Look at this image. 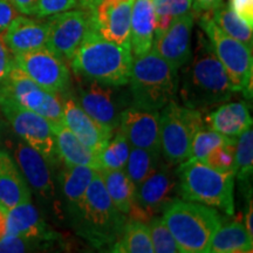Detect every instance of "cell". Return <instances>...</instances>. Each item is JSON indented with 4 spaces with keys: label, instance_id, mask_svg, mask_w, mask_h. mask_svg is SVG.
<instances>
[{
    "label": "cell",
    "instance_id": "cell-1",
    "mask_svg": "<svg viewBox=\"0 0 253 253\" xmlns=\"http://www.w3.org/2000/svg\"><path fill=\"white\" fill-rule=\"evenodd\" d=\"M181 69L178 90L183 104L189 108L208 113L227 102L236 93L210 41L202 32L197 34L191 58Z\"/></svg>",
    "mask_w": 253,
    "mask_h": 253
},
{
    "label": "cell",
    "instance_id": "cell-2",
    "mask_svg": "<svg viewBox=\"0 0 253 253\" xmlns=\"http://www.w3.org/2000/svg\"><path fill=\"white\" fill-rule=\"evenodd\" d=\"M132 66L130 43L120 45L101 36L93 26L71 61L75 77H82L109 86L129 84Z\"/></svg>",
    "mask_w": 253,
    "mask_h": 253
},
{
    "label": "cell",
    "instance_id": "cell-3",
    "mask_svg": "<svg viewBox=\"0 0 253 253\" xmlns=\"http://www.w3.org/2000/svg\"><path fill=\"white\" fill-rule=\"evenodd\" d=\"M69 217L77 235L96 249L110 248L121 236L126 221V214L110 201L100 171L95 172L84 201Z\"/></svg>",
    "mask_w": 253,
    "mask_h": 253
},
{
    "label": "cell",
    "instance_id": "cell-4",
    "mask_svg": "<svg viewBox=\"0 0 253 253\" xmlns=\"http://www.w3.org/2000/svg\"><path fill=\"white\" fill-rule=\"evenodd\" d=\"M162 213L183 253H208L211 239L223 224L217 209L182 198L170 202Z\"/></svg>",
    "mask_w": 253,
    "mask_h": 253
},
{
    "label": "cell",
    "instance_id": "cell-5",
    "mask_svg": "<svg viewBox=\"0 0 253 253\" xmlns=\"http://www.w3.org/2000/svg\"><path fill=\"white\" fill-rule=\"evenodd\" d=\"M130 95L134 106L158 110L175 100L179 86V73L169 62L150 49L132 56Z\"/></svg>",
    "mask_w": 253,
    "mask_h": 253
},
{
    "label": "cell",
    "instance_id": "cell-6",
    "mask_svg": "<svg viewBox=\"0 0 253 253\" xmlns=\"http://www.w3.org/2000/svg\"><path fill=\"white\" fill-rule=\"evenodd\" d=\"M178 197L223 211L235 213V173L223 172L201 161L186 160L176 169Z\"/></svg>",
    "mask_w": 253,
    "mask_h": 253
},
{
    "label": "cell",
    "instance_id": "cell-7",
    "mask_svg": "<svg viewBox=\"0 0 253 253\" xmlns=\"http://www.w3.org/2000/svg\"><path fill=\"white\" fill-rule=\"evenodd\" d=\"M198 24L225 69L233 89L242 93L246 99H252V47L224 33L214 24L210 12H204L199 15Z\"/></svg>",
    "mask_w": 253,
    "mask_h": 253
},
{
    "label": "cell",
    "instance_id": "cell-8",
    "mask_svg": "<svg viewBox=\"0 0 253 253\" xmlns=\"http://www.w3.org/2000/svg\"><path fill=\"white\" fill-rule=\"evenodd\" d=\"M204 128L199 110L170 101L160 113L161 153L167 162L179 164L188 160L196 132Z\"/></svg>",
    "mask_w": 253,
    "mask_h": 253
},
{
    "label": "cell",
    "instance_id": "cell-9",
    "mask_svg": "<svg viewBox=\"0 0 253 253\" xmlns=\"http://www.w3.org/2000/svg\"><path fill=\"white\" fill-rule=\"evenodd\" d=\"M0 109L19 138L39 151L50 167L59 166L61 161L48 120L25 108L2 88H0Z\"/></svg>",
    "mask_w": 253,
    "mask_h": 253
},
{
    "label": "cell",
    "instance_id": "cell-10",
    "mask_svg": "<svg viewBox=\"0 0 253 253\" xmlns=\"http://www.w3.org/2000/svg\"><path fill=\"white\" fill-rule=\"evenodd\" d=\"M77 78L78 103L103 130L112 135L118 130L121 114L126 107V95L121 86H109L89 79Z\"/></svg>",
    "mask_w": 253,
    "mask_h": 253
},
{
    "label": "cell",
    "instance_id": "cell-11",
    "mask_svg": "<svg viewBox=\"0 0 253 253\" xmlns=\"http://www.w3.org/2000/svg\"><path fill=\"white\" fill-rule=\"evenodd\" d=\"M178 196V178L175 164L161 161L157 169L135 189L134 204L129 219L148 223L158 216Z\"/></svg>",
    "mask_w": 253,
    "mask_h": 253
},
{
    "label": "cell",
    "instance_id": "cell-12",
    "mask_svg": "<svg viewBox=\"0 0 253 253\" xmlns=\"http://www.w3.org/2000/svg\"><path fill=\"white\" fill-rule=\"evenodd\" d=\"M47 24L46 48L68 65L93 26V12L69 9L50 15Z\"/></svg>",
    "mask_w": 253,
    "mask_h": 253
},
{
    "label": "cell",
    "instance_id": "cell-13",
    "mask_svg": "<svg viewBox=\"0 0 253 253\" xmlns=\"http://www.w3.org/2000/svg\"><path fill=\"white\" fill-rule=\"evenodd\" d=\"M0 88H2L25 108L39 114L52 125L62 123L61 95L43 89L15 65L7 78L0 84Z\"/></svg>",
    "mask_w": 253,
    "mask_h": 253
},
{
    "label": "cell",
    "instance_id": "cell-14",
    "mask_svg": "<svg viewBox=\"0 0 253 253\" xmlns=\"http://www.w3.org/2000/svg\"><path fill=\"white\" fill-rule=\"evenodd\" d=\"M14 65L43 89L58 95L71 87L68 65L46 47L14 55Z\"/></svg>",
    "mask_w": 253,
    "mask_h": 253
},
{
    "label": "cell",
    "instance_id": "cell-15",
    "mask_svg": "<svg viewBox=\"0 0 253 253\" xmlns=\"http://www.w3.org/2000/svg\"><path fill=\"white\" fill-rule=\"evenodd\" d=\"M194 23L195 13L189 12L173 18L166 31L154 37L151 49L178 71L189 62L192 55Z\"/></svg>",
    "mask_w": 253,
    "mask_h": 253
},
{
    "label": "cell",
    "instance_id": "cell-16",
    "mask_svg": "<svg viewBox=\"0 0 253 253\" xmlns=\"http://www.w3.org/2000/svg\"><path fill=\"white\" fill-rule=\"evenodd\" d=\"M12 157L23 173L25 181L30 189L39 198L49 201L55 196V183L53 181L52 170L47 161L39 151L23 140L12 141L11 145Z\"/></svg>",
    "mask_w": 253,
    "mask_h": 253
},
{
    "label": "cell",
    "instance_id": "cell-17",
    "mask_svg": "<svg viewBox=\"0 0 253 253\" xmlns=\"http://www.w3.org/2000/svg\"><path fill=\"white\" fill-rule=\"evenodd\" d=\"M120 130L131 147L161 153L160 112L130 104L123 110Z\"/></svg>",
    "mask_w": 253,
    "mask_h": 253
},
{
    "label": "cell",
    "instance_id": "cell-18",
    "mask_svg": "<svg viewBox=\"0 0 253 253\" xmlns=\"http://www.w3.org/2000/svg\"><path fill=\"white\" fill-rule=\"evenodd\" d=\"M134 2L135 0H102L93 12L95 30L113 42L129 43Z\"/></svg>",
    "mask_w": 253,
    "mask_h": 253
},
{
    "label": "cell",
    "instance_id": "cell-19",
    "mask_svg": "<svg viewBox=\"0 0 253 253\" xmlns=\"http://www.w3.org/2000/svg\"><path fill=\"white\" fill-rule=\"evenodd\" d=\"M62 100V123L87 147L93 149L96 154H100L107 144L112 135L90 118L88 114L81 108L80 104L75 100L71 91H66L61 95Z\"/></svg>",
    "mask_w": 253,
    "mask_h": 253
},
{
    "label": "cell",
    "instance_id": "cell-20",
    "mask_svg": "<svg viewBox=\"0 0 253 253\" xmlns=\"http://www.w3.org/2000/svg\"><path fill=\"white\" fill-rule=\"evenodd\" d=\"M2 41L13 55L46 47L48 24L17 15L4 31Z\"/></svg>",
    "mask_w": 253,
    "mask_h": 253
},
{
    "label": "cell",
    "instance_id": "cell-21",
    "mask_svg": "<svg viewBox=\"0 0 253 253\" xmlns=\"http://www.w3.org/2000/svg\"><path fill=\"white\" fill-rule=\"evenodd\" d=\"M32 191L7 151L0 150V207L11 210L31 201Z\"/></svg>",
    "mask_w": 253,
    "mask_h": 253
},
{
    "label": "cell",
    "instance_id": "cell-22",
    "mask_svg": "<svg viewBox=\"0 0 253 253\" xmlns=\"http://www.w3.org/2000/svg\"><path fill=\"white\" fill-rule=\"evenodd\" d=\"M204 126L229 137H238L245 129L252 126V118L245 102H224L216 107V109L208 112Z\"/></svg>",
    "mask_w": 253,
    "mask_h": 253
},
{
    "label": "cell",
    "instance_id": "cell-23",
    "mask_svg": "<svg viewBox=\"0 0 253 253\" xmlns=\"http://www.w3.org/2000/svg\"><path fill=\"white\" fill-rule=\"evenodd\" d=\"M156 14L153 0H135L130 20L129 43L132 56H140L153 47Z\"/></svg>",
    "mask_w": 253,
    "mask_h": 253
},
{
    "label": "cell",
    "instance_id": "cell-24",
    "mask_svg": "<svg viewBox=\"0 0 253 253\" xmlns=\"http://www.w3.org/2000/svg\"><path fill=\"white\" fill-rule=\"evenodd\" d=\"M56 150L65 166H86L100 171L99 154L81 142L63 123L52 125Z\"/></svg>",
    "mask_w": 253,
    "mask_h": 253
},
{
    "label": "cell",
    "instance_id": "cell-25",
    "mask_svg": "<svg viewBox=\"0 0 253 253\" xmlns=\"http://www.w3.org/2000/svg\"><path fill=\"white\" fill-rule=\"evenodd\" d=\"M7 236H20L41 242L53 239V232L31 201L7 210Z\"/></svg>",
    "mask_w": 253,
    "mask_h": 253
},
{
    "label": "cell",
    "instance_id": "cell-26",
    "mask_svg": "<svg viewBox=\"0 0 253 253\" xmlns=\"http://www.w3.org/2000/svg\"><path fill=\"white\" fill-rule=\"evenodd\" d=\"M97 170L86 166H65L60 172L59 183L67 212L72 214L84 201L91 179Z\"/></svg>",
    "mask_w": 253,
    "mask_h": 253
},
{
    "label": "cell",
    "instance_id": "cell-27",
    "mask_svg": "<svg viewBox=\"0 0 253 253\" xmlns=\"http://www.w3.org/2000/svg\"><path fill=\"white\" fill-rule=\"evenodd\" d=\"M253 251V237L246 231L242 221L233 220L220 225L216 231L208 252L210 253H249Z\"/></svg>",
    "mask_w": 253,
    "mask_h": 253
},
{
    "label": "cell",
    "instance_id": "cell-28",
    "mask_svg": "<svg viewBox=\"0 0 253 253\" xmlns=\"http://www.w3.org/2000/svg\"><path fill=\"white\" fill-rule=\"evenodd\" d=\"M102 181L110 201L120 212L128 214L134 204L135 185L125 169L100 170Z\"/></svg>",
    "mask_w": 253,
    "mask_h": 253
},
{
    "label": "cell",
    "instance_id": "cell-29",
    "mask_svg": "<svg viewBox=\"0 0 253 253\" xmlns=\"http://www.w3.org/2000/svg\"><path fill=\"white\" fill-rule=\"evenodd\" d=\"M110 252L118 253H153L149 229L147 223L128 219L121 236L110 246Z\"/></svg>",
    "mask_w": 253,
    "mask_h": 253
},
{
    "label": "cell",
    "instance_id": "cell-30",
    "mask_svg": "<svg viewBox=\"0 0 253 253\" xmlns=\"http://www.w3.org/2000/svg\"><path fill=\"white\" fill-rule=\"evenodd\" d=\"M253 173V130L252 126L237 137L235 154V176L242 189L252 192L251 179Z\"/></svg>",
    "mask_w": 253,
    "mask_h": 253
},
{
    "label": "cell",
    "instance_id": "cell-31",
    "mask_svg": "<svg viewBox=\"0 0 253 253\" xmlns=\"http://www.w3.org/2000/svg\"><path fill=\"white\" fill-rule=\"evenodd\" d=\"M161 156L162 153H155L135 147L130 148L125 170L135 185V189L157 169L158 164L162 161Z\"/></svg>",
    "mask_w": 253,
    "mask_h": 253
},
{
    "label": "cell",
    "instance_id": "cell-32",
    "mask_svg": "<svg viewBox=\"0 0 253 253\" xmlns=\"http://www.w3.org/2000/svg\"><path fill=\"white\" fill-rule=\"evenodd\" d=\"M212 13V20L224 33L230 36L233 39L245 43L246 46L252 47L253 32L251 26H249L244 20H242L238 15L235 13L230 5H220L219 7L210 12Z\"/></svg>",
    "mask_w": 253,
    "mask_h": 253
},
{
    "label": "cell",
    "instance_id": "cell-33",
    "mask_svg": "<svg viewBox=\"0 0 253 253\" xmlns=\"http://www.w3.org/2000/svg\"><path fill=\"white\" fill-rule=\"evenodd\" d=\"M130 148L131 145L129 144L126 136L118 129L113 140L110 138L108 144L99 154L101 170L125 169Z\"/></svg>",
    "mask_w": 253,
    "mask_h": 253
},
{
    "label": "cell",
    "instance_id": "cell-34",
    "mask_svg": "<svg viewBox=\"0 0 253 253\" xmlns=\"http://www.w3.org/2000/svg\"><path fill=\"white\" fill-rule=\"evenodd\" d=\"M153 4L156 14L155 36L166 31L173 18L189 13L192 9V0H153Z\"/></svg>",
    "mask_w": 253,
    "mask_h": 253
},
{
    "label": "cell",
    "instance_id": "cell-35",
    "mask_svg": "<svg viewBox=\"0 0 253 253\" xmlns=\"http://www.w3.org/2000/svg\"><path fill=\"white\" fill-rule=\"evenodd\" d=\"M230 138L231 137H229V136L211 130V129L204 126L201 130L196 132L194 138H192L188 160L202 161L211 150L226 143Z\"/></svg>",
    "mask_w": 253,
    "mask_h": 253
},
{
    "label": "cell",
    "instance_id": "cell-36",
    "mask_svg": "<svg viewBox=\"0 0 253 253\" xmlns=\"http://www.w3.org/2000/svg\"><path fill=\"white\" fill-rule=\"evenodd\" d=\"M148 229L151 245H153L154 252L156 253H178V245H177L175 238L168 229L164 223L163 218L160 216H155L148 221Z\"/></svg>",
    "mask_w": 253,
    "mask_h": 253
},
{
    "label": "cell",
    "instance_id": "cell-37",
    "mask_svg": "<svg viewBox=\"0 0 253 253\" xmlns=\"http://www.w3.org/2000/svg\"><path fill=\"white\" fill-rule=\"evenodd\" d=\"M237 137H231L226 143L216 147L201 162L223 172L235 173V154Z\"/></svg>",
    "mask_w": 253,
    "mask_h": 253
},
{
    "label": "cell",
    "instance_id": "cell-38",
    "mask_svg": "<svg viewBox=\"0 0 253 253\" xmlns=\"http://www.w3.org/2000/svg\"><path fill=\"white\" fill-rule=\"evenodd\" d=\"M41 240L20 236H5L0 239V253L30 252L40 248Z\"/></svg>",
    "mask_w": 253,
    "mask_h": 253
},
{
    "label": "cell",
    "instance_id": "cell-39",
    "mask_svg": "<svg viewBox=\"0 0 253 253\" xmlns=\"http://www.w3.org/2000/svg\"><path fill=\"white\" fill-rule=\"evenodd\" d=\"M77 5L78 0H38L34 15L37 18H47L73 9Z\"/></svg>",
    "mask_w": 253,
    "mask_h": 253
},
{
    "label": "cell",
    "instance_id": "cell-40",
    "mask_svg": "<svg viewBox=\"0 0 253 253\" xmlns=\"http://www.w3.org/2000/svg\"><path fill=\"white\" fill-rule=\"evenodd\" d=\"M229 5L242 20L253 27V0H230Z\"/></svg>",
    "mask_w": 253,
    "mask_h": 253
},
{
    "label": "cell",
    "instance_id": "cell-41",
    "mask_svg": "<svg viewBox=\"0 0 253 253\" xmlns=\"http://www.w3.org/2000/svg\"><path fill=\"white\" fill-rule=\"evenodd\" d=\"M14 67V55L7 48L2 39H0V84L7 78L11 69Z\"/></svg>",
    "mask_w": 253,
    "mask_h": 253
},
{
    "label": "cell",
    "instance_id": "cell-42",
    "mask_svg": "<svg viewBox=\"0 0 253 253\" xmlns=\"http://www.w3.org/2000/svg\"><path fill=\"white\" fill-rule=\"evenodd\" d=\"M17 17V9L9 0H0V32H4Z\"/></svg>",
    "mask_w": 253,
    "mask_h": 253
},
{
    "label": "cell",
    "instance_id": "cell-43",
    "mask_svg": "<svg viewBox=\"0 0 253 253\" xmlns=\"http://www.w3.org/2000/svg\"><path fill=\"white\" fill-rule=\"evenodd\" d=\"M17 12L25 15H34L38 0H9Z\"/></svg>",
    "mask_w": 253,
    "mask_h": 253
},
{
    "label": "cell",
    "instance_id": "cell-44",
    "mask_svg": "<svg viewBox=\"0 0 253 253\" xmlns=\"http://www.w3.org/2000/svg\"><path fill=\"white\" fill-rule=\"evenodd\" d=\"M223 4V0H192V8L196 12H212Z\"/></svg>",
    "mask_w": 253,
    "mask_h": 253
},
{
    "label": "cell",
    "instance_id": "cell-45",
    "mask_svg": "<svg viewBox=\"0 0 253 253\" xmlns=\"http://www.w3.org/2000/svg\"><path fill=\"white\" fill-rule=\"evenodd\" d=\"M252 196V195H251ZM251 196L248 199L246 203V210H245V219H244V226L248 232L253 237V202Z\"/></svg>",
    "mask_w": 253,
    "mask_h": 253
},
{
    "label": "cell",
    "instance_id": "cell-46",
    "mask_svg": "<svg viewBox=\"0 0 253 253\" xmlns=\"http://www.w3.org/2000/svg\"><path fill=\"white\" fill-rule=\"evenodd\" d=\"M102 0H79V5L82 9H86V11L94 12L95 7L100 4Z\"/></svg>",
    "mask_w": 253,
    "mask_h": 253
}]
</instances>
